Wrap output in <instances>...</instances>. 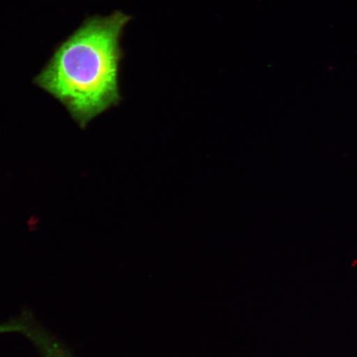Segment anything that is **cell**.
Instances as JSON below:
<instances>
[{
  "mask_svg": "<svg viewBox=\"0 0 357 357\" xmlns=\"http://www.w3.org/2000/svg\"><path fill=\"white\" fill-rule=\"evenodd\" d=\"M132 17L122 11L88 17L55 49L34 79L84 128L121 100V39Z\"/></svg>",
  "mask_w": 357,
  "mask_h": 357,
  "instance_id": "1",
  "label": "cell"
},
{
  "mask_svg": "<svg viewBox=\"0 0 357 357\" xmlns=\"http://www.w3.org/2000/svg\"><path fill=\"white\" fill-rule=\"evenodd\" d=\"M0 333H19L33 343L42 357H75L68 346L44 327L29 309L0 324Z\"/></svg>",
  "mask_w": 357,
  "mask_h": 357,
  "instance_id": "2",
  "label": "cell"
}]
</instances>
